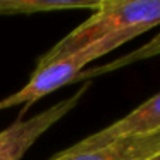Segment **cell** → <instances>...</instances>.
Returning a JSON list of instances; mask_svg holds the SVG:
<instances>
[{"mask_svg": "<svg viewBox=\"0 0 160 160\" xmlns=\"http://www.w3.org/2000/svg\"><path fill=\"white\" fill-rule=\"evenodd\" d=\"M160 24V0H100L97 11L40 57L36 67L59 60L126 29L143 33Z\"/></svg>", "mask_w": 160, "mask_h": 160, "instance_id": "cell-1", "label": "cell"}, {"mask_svg": "<svg viewBox=\"0 0 160 160\" xmlns=\"http://www.w3.org/2000/svg\"><path fill=\"white\" fill-rule=\"evenodd\" d=\"M150 160H160V152H158V153H157V155H155V157H152V158H150Z\"/></svg>", "mask_w": 160, "mask_h": 160, "instance_id": "cell-8", "label": "cell"}, {"mask_svg": "<svg viewBox=\"0 0 160 160\" xmlns=\"http://www.w3.org/2000/svg\"><path fill=\"white\" fill-rule=\"evenodd\" d=\"M100 0H0V16L38 14V12L91 9L97 11Z\"/></svg>", "mask_w": 160, "mask_h": 160, "instance_id": "cell-6", "label": "cell"}, {"mask_svg": "<svg viewBox=\"0 0 160 160\" xmlns=\"http://www.w3.org/2000/svg\"><path fill=\"white\" fill-rule=\"evenodd\" d=\"M157 55H160V33L150 43L139 47L138 50H134V52H131V53H128V55L121 57V59L112 60V62L105 64V66L95 67V69H91V71H83V72L78 76L76 81L90 79V78H93V76H100V74L110 72V71H115V69H122V67L129 66V64L139 62V60H145V59H152V57H157Z\"/></svg>", "mask_w": 160, "mask_h": 160, "instance_id": "cell-7", "label": "cell"}, {"mask_svg": "<svg viewBox=\"0 0 160 160\" xmlns=\"http://www.w3.org/2000/svg\"><path fill=\"white\" fill-rule=\"evenodd\" d=\"M160 152V131L128 136L86 152H59L50 160H150Z\"/></svg>", "mask_w": 160, "mask_h": 160, "instance_id": "cell-5", "label": "cell"}, {"mask_svg": "<svg viewBox=\"0 0 160 160\" xmlns=\"http://www.w3.org/2000/svg\"><path fill=\"white\" fill-rule=\"evenodd\" d=\"M139 35H143L141 29H126V31L110 35L103 40H98V42L91 43L90 47H86V48L79 50L76 53H71V55L62 57L59 60H53V62H48L45 66L36 67L35 72L29 78V81L21 90L0 100V110L24 103L26 107L22 112H26L29 105L35 103L36 100L76 81L78 76L83 72L84 67L91 60L112 52L117 47L124 45L126 42H129V40L136 38Z\"/></svg>", "mask_w": 160, "mask_h": 160, "instance_id": "cell-2", "label": "cell"}, {"mask_svg": "<svg viewBox=\"0 0 160 160\" xmlns=\"http://www.w3.org/2000/svg\"><path fill=\"white\" fill-rule=\"evenodd\" d=\"M157 131H160V91L150 97L146 102H143L128 115L115 121L114 124L100 129L95 134L86 136L84 139L78 141L67 150L69 152H86V150L98 148V146H103L121 138L152 134Z\"/></svg>", "mask_w": 160, "mask_h": 160, "instance_id": "cell-4", "label": "cell"}, {"mask_svg": "<svg viewBox=\"0 0 160 160\" xmlns=\"http://www.w3.org/2000/svg\"><path fill=\"white\" fill-rule=\"evenodd\" d=\"M90 84L81 86L72 97L64 98L47 110L33 115L29 119H18L9 128L0 131V160H22L29 148L38 141V138L47 132L64 115L74 110L81 97L86 93Z\"/></svg>", "mask_w": 160, "mask_h": 160, "instance_id": "cell-3", "label": "cell"}]
</instances>
